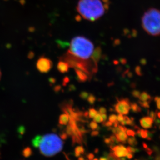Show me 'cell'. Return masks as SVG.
<instances>
[{
	"instance_id": "16",
	"label": "cell",
	"mask_w": 160,
	"mask_h": 160,
	"mask_svg": "<svg viewBox=\"0 0 160 160\" xmlns=\"http://www.w3.org/2000/svg\"><path fill=\"white\" fill-rule=\"evenodd\" d=\"M138 97L141 102H147V100L150 99V96L146 92L140 94Z\"/></svg>"
},
{
	"instance_id": "59",
	"label": "cell",
	"mask_w": 160,
	"mask_h": 160,
	"mask_svg": "<svg viewBox=\"0 0 160 160\" xmlns=\"http://www.w3.org/2000/svg\"><path fill=\"white\" fill-rule=\"evenodd\" d=\"M159 128H160V126H159Z\"/></svg>"
},
{
	"instance_id": "1",
	"label": "cell",
	"mask_w": 160,
	"mask_h": 160,
	"mask_svg": "<svg viewBox=\"0 0 160 160\" xmlns=\"http://www.w3.org/2000/svg\"><path fill=\"white\" fill-rule=\"evenodd\" d=\"M109 0H79L77 9L86 20L94 22L100 18L109 8Z\"/></svg>"
},
{
	"instance_id": "9",
	"label": "cell",
	"mask_w": 160,
	"mask_h": 160,
	"mask_svg": "<svg viewBox=\"0 0 160 160\" xmlns=\"http://www.w3.org/2000/svg\"><path fill=\"white\" fill-rule=\"evenodd\" d=\"M154 120L150 117H143L140 120L141 126L145 129H149L152 126Z\"/></svg>"
},
{
	"instance_id": "27",
	"label": "cell",
	"mask_w": 160,
	"mask_h": 160,
	"mask_svg": "<svg viewBox=\"0 0 160 160\" xmlns=\"http://www.w3.org/2000/svg\"><path fill=\"white\" fill-rule=\"evenodd\" d=\"M80 97L83 100H87L88 96H89V94L86 92H81L80 94Z\"/></svg>"
},
{
	"instance_id": "4",
	"label": "cell",
	"mask_w": 160,
	"mask_h": 160,
	"mask_svg": "<svg viewBox=\"0 0 160 160\" xmlns=\"http://www.w3.org/2000/svg\"><path fill=\"white\" fill-rule=\"evenodd\" d=\"M142 26L148 34L153 36L160 35V11L150 8L142 17Z\"/></svg>"
},
{
	"instance_id": "60",
	"label": "cell",
	"mask_w": 160,
	"mask_h": 160,
	"mask_svg": "<svg viewBox=\"0 0 160 160\" xmlns=\"http://www.w3.org/2000/svg\"></svg>"
},
{
	"instance_id": "5",
	"label": "cell",
	"mask_w": 160,
	"mask_h": 160,
	"mask_svg": "<svg viewBox=\"0 0 160 160\" xmlns=\"http://www.w3.org/2000/svg\"><path fill=\"white\" fill-rule=\"evenodd\" d=\"M62 60L66 62L69 67L74 68V69H78L86 73L90 77L92 73L97 72V66L92 65L88 62V60L81 59L72 54L70 53L69 52L62 57Z\"/></svg>"
},
{
	"instance_id": "15",
	"label": "cell",
	"mask_w": 160,
	"mask_h": 160,
	"mask_svg": "<svg viewBox=\"0 0 160 160\" xmlns=\"http://www.w3.org/2000/svg\"><path fill=\"white\" fill-rule=\"evenodd\" d=\"M42 136L37 135L34 137L32 140V145L35 148H37L39 147V145H40V142L41 140Z\"/></svg>"
},
{
	"instance_id": "55",
	"label": "cell",
	"mask_w": 160,
	"mask_h": 160,
	"mask_svg": "<svg viewBox=\"0 0 160 160\" xmlns=\"http://www.w3.org/2000/svg\"><path fill=\"white\" fill-rule=\"evenodd\" d=\"M158 117L160 119V112L158 113Z\"/></svg>"
},
{
	"instance_id": "26",
	"label": "cell",
	"mask_w": 160,
	"mask_h": 160,
	"mask_svg": "<svg viewBox=\"0 0 160 160\" xmlns=\"http://www.w3.org/2000/svg\"><path fill=\"white\" fill-rule=\"evenodd\" d=\"M89 128H91V129H92V130L97 129V128H98V125L97 124V123L94 121L91 122V123H89Z\"/></svg>"
},
{
	"instance_id": "33",
	"label": "cell",
	"mask_w": 160,
	"mask_h": 160,
	"mask_svg": "<svg viewBox=\"0 0 160 160\" xmlns=\"http://www.w3.org/2000/svg\"><path fill=\"white\" fill-rule=\"evenodd\" d=\"M98 113H99L100 114H104V113H106L107 110L105 107H100L99 109Z\"/></svg>"
},
{
	"instance_id": "54",
	"label": "cell",
	"mask_w": 160,
	"mask_h": 160,
	"mask_svg": "<svg viewBox=\"0 0 160 160\" xmlns=\"http://www.w3.org/2000/svg\"><path fill=\"white\" fill-rule=\"evenodd\" d=\"M120 159H121V160H126V158L125 157H122Z\"/></svg>"
},
{
	"instance_id": "40",
	"label": "cell",
	"mask_w": 160,
	"mask_h": 160,
	"mask_svg": "<svg viewBox=\"0 0 160 160\" xmlns=\"http://www.w3.org/2000/svg\"><path fill=\"white\" fill-rule=\"evenodd\" d=\"M87 158H88V160H92L94 159V154H92V153H89L87 156Z\"/></svg>"
},
{
	"instance_id": "36",
	"label": "cell",
	"mask_w": 160,
	"mask_h": 160,
	"mask_svg": "<svg viewBox=\"0 0 160 160\" xmlns=\"http://www.w3.org/2000/svg\"><path fill=\"white\" fill-rule=\"evenodd\" d=\"M123 119H124V117H123V114H119V115L117 116V121L119 122H121L123 121Z\"/></svg>"
},
{
	"instance_id": "17",
	"label": "cell",
	"mask_w": 160,
	"mask_h": 160,
	"mask_svg": "<svg viewBox=\"0 0 160 160\" xmlns=\"http://www.w3.org/2000/svg\"><path fill=\"white\" fill-rule=\"evenodd\" d=\"M32 150L30 147H27L23 150V151L22 152V154L23 157L25 158H28L32 154Z\"/></svg>"
},
{
	"instance_id": "31",
	"label": "cell",
	"mask_w": 160,
	"mask_h": 160,
	"mask_svg": "<svg viewBox=\"0 0 160 160\" xmlns=\"http://www.w3.org/2000/svg\"><path fill=\"white\" fill-rule=\"evenodd\" d=\"M139 103L144 108H147L149 107V103L147 101V102H140Z\"/></svg>"
},
{
	"instance_id": "25",
	"label": "cell",
	"mask_w": 160,
	"mask_h": 160,
	"mask_svg": "<svg viewBox=\"0 0 160 160\" xmlns=\"http://www.w3.org/2000/svg\"><path fill=\"white\" fill-rule=\"evenodd\" d=\"M126 148H127V150H128V153H134L138 152H139V150L138 149L134 148V147L128 146Z\"/></svg>"
},
{
	"instance_id": "8",
	"label": "cell",
	"mask_w": 160,
	"mask_h": 160,
	"mask_svg": "<svg viewBox=\"0 0 160 160\" xmlns=\"http://www.w3.org/2000/svg\"><path fill=\"white\" fill-rule=\"evenodd\" d=\"M110 147L111 152H112L114 155L118 158L125 157L128 153L127 148H125L123 145H110Z\"/></svg>"
},
{
	"instance_id": "37",
	"label": "cell",
	"mask_w": 160,
	"mask_h": 160,
	"mask_svg": "<svg viewBox=\"0 0 160 160\" xmlns=\"http://www.w3.org/2000/svg\"><path fill=\"white\" fill-rule=\"evenodd\" d=\"M145 151L149 156H151V154H152L153 150L150 148H147L146 149H145Z\"/></svg>"
},
{
	"instance_id": "56",
	"label": "cell",
	"mask_w": 160,
	"mask_h": 160,
	"mask_svg": "<svg viewBox=\"0 0 160 160\" xmlns=\"http://www.w3.org/2000/svg\"><path fill=\"white\" fill-rule=\"evenodd\" d=\"M65 156H66V158L67 159V160H70L69 159V158H68V157H67V156L66 154H65Z\"/></svg>"
},
{
	"instance_id": "29",
	"label": "cell",
	"mask_w": 160,
	"mask_h": 160,
	"mask_svg": "<svg viewBox=\"0 0 160 160\" xmlns=\"http://www.w3.org/2000/svg\"><path fill=\"white\" fill-rule=\"evenodd\" d=\"M109 138L110 139V140H111V145H113V144L115 143H118V142H119L117 139V138H116V136H115V135H111Z\"/></svg>"
},
{
	"instance_id": "45",
	"label": "cell",
	"mask_w": 160,
	"mask_h": 160,
	"mask_svg": "<svg viewBox=\"0 0 160 160\" xmlns=\"http://www.w3.org/2000/svg\"><path fill=\"white\" fill-rule=\"evenodd\" d=\"M34 52H30L29 54L28 55V58L30 59H32L33 57H34Z\"/></svg>"
},
{
	"instance_id": "42",
	"label": "cell",
	"mask_w": 160,
	"mask_h": 160,
	"mask_svg": "<svg viewBox=\"0 0 160 160\" xmlns=\"http://www.w3.org/2000/svg\"><path fill=\"white\" fill-rule=\"evenodd\" d=\"M101 116H102V118L103 119V122L106 121L107 119L108 118V117H107V115L106 113L102 114H101Z\"/></svg>"
},
{
	"instance_id": "52",
	"label": "cell",
	"mask_w": 160,
	"mask_h": 160,
	"mask_svg": "<svg viewBox=\"0 0 160 160\" xmlns=\"http://www.w3.org/2000/svg\"><path fill=\"white\" fill-rule=\"evenodd\" d=\"M78 160H85L84 158L83 157H79V159Z\"/></svg>"
},
{
	"instance_id": "46",
	"label": "cell",
	"mask_w": 160,
	"mask_h": 160,
	"mask_svg": "<svg viewBox=\"0 0 160 160\" xmlns=\"http://www.w3.org/2000/svg\"><path fill=\"white\" fill-rule=\"evenodd\" d=\"M140 95V92H133V95L136 97H138Z\"/></svg>"
},
{
	"instance_id": "6",
	"label": "cell",
	"mask_w": 160,
	"mask_h": 160,
	"mask_svg": "<svg viewBox=\"0 0 160 160\" xmlns=\"http://www.w3.org/2000/svg\"><path fill=\"white\" fill-rule=\"evenodd\" d=\"M53 63L50 59L42 56L38 60L36 67L38 70L42 73H46L52 68Z\"/></svg>"
},
{
	"instance_id": "53",
	"label": "cell",
	"mask_w": 160,
	"mask_h": 160,
	"mask_svg": "<svg viewBox=\"0 0 160 160\" xmlns=\"http://www.w3.org/2000/svg\"><path fill=\"white\" fill-rule=\"evenodd\" d=\"M99 150L98 149H96L95 150V153H97L98 152Z\"/></svg>"
},
{
	"instance_id": "19",
	"label": "cell",
	"mask_w": 160,
	"mask_h": 160,
	"mask_svg": "<svg viewBox=\"0 0 160 160\" xmlns=\"http://www.w3.org/2000/svg\"><path fill=\"white\" fill-rule=\"evenodd\" d=\"M127 140H128V143L131 146L135 147L138 145V142H137V139L133 136L129 137V138H128Z\"/></svg>"
},
{
	"instance_id": "30",
	"label": "cell",
	"mask_w": 160,
	"mask_h": 160,
	"mask_svg": "<svg viewBox=\"0 0 160 160\" xmlns=\"http://www.w3.org/2000/svg\"><path fill=\"white\" fill-rule=\"evenodd\" d=\"M126 133L128 136H133L134 137L136 135V132L135 131L132 129H127L126 131Z\"/></svg>"
},
{
	"instance_id": "34",
	"label": "cell",
	"mask_w": 160,
	"mask_h": 160,
	"mask_svg": "<svg viewBox=\"0 0 160 160\" xmlns=\"http://www.w3.org/2000/svg\"><path fill=\"white\" fill-rule=\"evenodd\" d=\"M60 137L62 139L65 140V139H66L68 138V135H67L66 132H63V133L60 134Z\"/></svg>"
},
{
	"instance_id": "58",
	"label": "cell",
	"mask_w": 160,
	"mask_h": 160,
	"mask_svg": "<svg viewBox=\"0 0 160 160\" xmlns=\"http://www.w3.org/2000/svg\"><path fill=\"white\" fill-rule=\"evenodd\" d=\"M92 160H98V159H97V158H96V159H94Z\"/></svg>"
},
{
	"instance_id": "51",
	"label": "cell",
	"mask_w": 160,
	"mask_h": 160,
	"mask_svg": "<svg viewBox=\"0 0 160 160\" xmlns=\"http://www.w3.org/2000/svg\"><path fill=\"white\" fill-rule=\"evenodd\" d=\"M107 160V159L105 157H101L100 158V160Z\"/></svg>"
},
{
	"instance_id": "39",
	"label": "cell",
	"mask_w": 160,
	"mask_h": 160,
	"mask_svg": "<svg viewBox=\"0 0 160 160\" xmlns=\"http://www.w3.org/2000/svg\"><path fill=\"white\" fill-rule=\"evenodd\" d=\"M104 142L107 145H111V140H110V138H105Z\"/></svg>"
},
{
	"instance_id": "41",
	"label": "cell",
	"mask_w": 160,
	"mask_h": 160,
	"mask_svg": "<svg viewBox=\"0 0 160 160\" xmlns=\"http://www.w3.org/2000/svg\"><path fill=\"white\" fill-rule=\"evenodd\" d=\"M126 157L128 159L131 160V159H132V158H133V154L132 153H128Z\"/></svg>"
},
{
	"instance_id": "24",
	"label": "cell",
	"mask_w": 160,
	"mask_h": 160,
	"mask_svg": "<svg viewBox=\"0 0 160 160\" xmlns=\"http://www.w3.org/2000/svg\"><path fill=\"white\" fill-rule=\"evenodd\" d=\"M94 121L96 123H102L103 122V119L102 118V116L99 113H98L94 118H93Z\"/></svg>"
},
{
	"instance_id": "18",
	"label": "cell",
	"mask_w": 160,
	"mask_h": 160,
	"mask_svg": "<svg viewBox=\"0 0 160 160\" xmlns=\"http://www.w3.org/2000/svg\"><path fill=\"white\" fill-rule=\"evenodd\" d=\"M84 153V149L83 146H80L76 147L75 149V156L76 157H79L81 154Z\"/></svg>"
},
{
	"instance_id": "10",
	"label": "cell",
	"mask_w": 160,
	"mask_h": 160,
	"mask_svg": "<svg viewBox=\"0 0 160 160\" xmlns=\"http://www.w3.org/2000/svg\"><path fill=\"white\" fill-rule=\"evenodd\" d=\"M78 80L80 82H85L89 79V76L86 73L78 69H74Z\"/></svg>"
},
{
	"instance_id": "47",
	"label": "cell",
	"mask_w": 160,
	"mask_h": 160,
	"mask_svg": "<svg viewBox=\"0 0 160 160\" xmlns=\"http://www.w3.org/2000/svg\"><path fill=\"white\" fill-rule=\"evenodd\" d=\"M49 81L50 82V83H52V84H54V83H55L56 82L55 79H54V78H50Z\"/></svg>"
},
{
	"instance_id": "21",
	"label": "cell",
	"mask_w": 160,
	"mask_h": 160,
	"mask_svg": "<svg viewBox=\"0 0 160 160\" xmlns=\"http://www.w3.org/2000/svg\"><path fill=\"white\" fill-rule=\"evenodd\" d=\"M106 158L107 160H121L120 158L116 157L112 152H111L109 154H107Z\"/></svg>"
},
{
	"instance_id": "13",
	"label": "cell",
	"mask_w": 160,
	"mask_h": 160,
	"mask_svg": "<svg viewBox=\"0 0 160 160\" xmlns=\"http://www.w3.org/2000/svg\"><path fill=\"white\" fill-rule=\"evenodd\" d=\"M117 139L119 142H122V143H126V140L128 139V135L126 134L125 132L121 131L120 132L115 134Z\"/></svg>"
},
{
	"instance_id": "3",
	"label": "cell",
	"mask_w": 160,
	"mask_h": 160,
	"mask_svg": "<svg viewBox=\"0 0 160 160\" xmlns=\"http://www.w3.org/2000/svg\"><path fill=\"white\" fill-rule=\"evenodd\" d=\"M94 44L85 37L78 36L71 40L68 52L73 55L83 59H89L94 51Z\"/></svg>"
},
{
	"instance_id": "23",
	"label": "cell",
	"mask_w": 160,
	"mask_h": 160,
	"mask_svg": "<svg viewBox=\"0 0 160 160\" xmlns=\"http://www.w3.org/2000/svg\"><path fill=\"white\" fill-rule=\"evenodd\" d=\"M88 102L90 104V105H93L95 102L96 100V98L95 96L92 95V94H89V96L87 99Z\"/></svg>"
},
{
	"instance_id": "38",
	"label": "cell",
	"mask_w": 160,
	"mask_h": 160,
	"mask_svg": "<svg viewBox=\"0 0 160 160\" xmlns=\"http://www.w3.org/2000/svg\"><path fill=\"white\" fill-rule=\"evenodd\" d=\"M99 135V132L98 131H93L91 132V136L92 137H96Z\"/></svg>"
},
{
	"instance_id": "12",
	"label": "cell",
	"mask_w": 160,
	"mask_h": 160,
	"mask_svg": "<svg viewBox=\"0 0 160 160\" xmlns=\"http://www.w3.org/2000/svg\"><path fill=\"white\" fill-rule=\"evenodd\" d=\"M69 66L66 62L62 60H60L58 62L57 65V68L59 72L62 73H65L69 71Z\"/></svg>"
},
{
	"instance_id": "35",
	"label": "cell",
	"mask_w": 160,
	"mask_h": 160,
	"mask_svg": "<svg viewBox=\"0 0 160 160\" xmlns=\"http://www.w3.org/2000/svg\"><path fill=\"white\" fill-rule=\"evenodd\" d=\"M155 101H156V103H157L158 108L159 109H160V97H156L155 98Z\"/></svg>"
},
{
	"instance_id": "7",
	"label": "cell",
	"mask_w": 160,
	"mask_h": 160,
	"mask_svg": "<svg viewBox=\"0 0 160 160\" xmlns=\"http://www.w3.org/2000/svg\"><path fill=\"white\" fill-rule=\"evenodd\" d=\"M114 109L119 114H128L131 109L129 100L128 99H122L121 100H118L117 102L114 105Z\"/></svg>"
},
{
	"instance_id": "50",
	"label": "cell",
	"mask_w": 160,
	"mask_h": 160,
	"mask_svg": "<svg viewBox=\"0 0 160 160\" xmlns=\"http://www.w3.org/2000/svg\"><path fill=\"white\" fill-rule=\"evenodd\" d=\"M142 146H143V147L145 148V149H146L147 148H148V145H147L146 143H145V142H143V143H142Z\"/></svg>"
},
{
	"instance_id": "22",
	"label": "cell",
	"mask_w": 160,
	"mask_h": 160,
	"mask_svg": "<svg viewBox=\"0 0 160 160\" xmlns=\"http://www.w3.org/2000/svg\"><path fill=\"white\" fill-rule=\"evenodd\" d=\"M131 109H132V111L136 113L139 112L142 110L141 108L136 103H132L131 105Z\"/></svg>"
},
{
	"instance_id": "20",
	"label": "cell",
	"mask_w": 160,
	"mask_h": 160,
	"mask_svg": "<svg viewBox=\"0 0 160 160\" xmlns=\"http://www.w3.org/2000/svg\"><path fill=\"white\" fill-rule=\"evenodd\" d=\"M98 113V112L94 108H90L88 112V116L89 118L92 119Z\"/></svg>"
},
{
	"instance_id": "14",
	"label": "cell",
	"mask_w": 160,
	"mask_h": 160,
	"mask_svg": "<svg viewBox=\"0 0 160 160\" xmlns=\"http://www.w3.org/2000/svg\"><path fill=\"white\" fill-rule=\"evenodd\" d=\"M69 120V117L66 113L61 114L59 118V124L62 125H67L68 124V122Z\"/></svg>"
},
{
	"instance_id": "28",
	"label": "cell",
	"mask_w": 160,
	"mask_h": 160,
	"mask_svg": "<svg viewBox=\"0 0 160 160\" xmlns=\"http://www.w3.org/2000/svg\"><path fill=\"white\" fill-rule=\"evenodd\" d=\"M109 121L112 123H114V122L117 121V116L116 114H111L109 117Z\"/></svg>"
},
{
	"instance_id": "32",
	"label": "cell",
	"mask_w": 160,
	"mask_h": 160,
	"mask_svg": "<svg viewBox=\"0 0 160 160\" xmlns=\"http://www.w3.org/2000/svg\"><path fill=\"white\" fill-rule=\"evenodd\" d=\"M113 123L109 121H105L103 122V123H102V125L103 126H106V127H111V126H112Z\"/></svg>"
},
{
	"instance_id": "11",
	"label": "cell",
	"mask_w": 160,
	"mask_h": 160,
	"mask_svg": "<svg viewBox=\"0 0 160 160\" xmlns=\"http://www.w3.org/2000/svg\"><path fill=\"white\" fill-rule=\"evenodd\" d=\"M102 55V49L99 46L97 47L94 51L92 52L91 57L92 62L97 65V63L100 60V57Z\"/></svg>"
},
{
	"instance_id": "48",
	"label": "cell",
	"mask_w": 160,
	"mask_h": 160,
	"mask_svg": "<svg viewBox=\"0 0 160 160\" xmlns=\"http://www.w3.org/2000/svg\"><path fill=\"white\" fill-rule=\"evenodd\" d=\"M76 20L77 21V22H80L81 20V16L80 15H78L76 17Z\"/></svg>"
},
{
	"instance_id": "44",
	"label": "cell",
	"mask_w": 160,
	"mask_h": 160,
	"mask_svg": "<svg viewBox=\"0 0 160 160\" xmlns=\"http://www.w3.org/2000/svg\"><path fill=\"white\" fill-rule=\"evenodd\" d=\"M61 86L60 85H57L54 88V91H55L56 92H58L59 91H60L61 89Z\"/></svg>"
},
{
	"instance_id": "2",
	"label": "cell",
	"mask_w": 160,
	"mask_h": 160,
	"mask_svg": "<svg viewBox=\"0 0 160 160\" xmlns=\"http://www.w3.org/2000/svg\"><path fill=\"white\" fill-rule=\"evenodd\" d=\"M63 142L60 137L55 134H48L42 136L39 145L41 153L47 157L55 156L62 151Z\"/></svg>"
},
{
	"instance_id": "49",
	"label": "cell",
	"mask_w": 160,
	"mask_h": 160,
	"mask_svg": "<svg viewBox=\"0 0 160 160\" xmlns=\"http://www.w3.org/2000/svg\"><path fill=\"white\" fill-rule=\"evenodd\" d=\"M154 121H155V123L156 124L158 125L160 124V120H159V119H156Z\"/></svg>"
},
{
	"instance_id": "57",
	"label": "cell",
	"mask_w": 160,
	"mask_h": 160,
	"mask_svg": "<svg viewBox=\"0 0 160 160\" xmlns=\"http://www.w3.org/2000/svg\"><path fill=\"white\" fill-rule=\"evenodd\" d=\"M1 76H2L1 71V70H0V80H1Z\"/></svg>"
},
{
	"instance_id": "43",
	"label": "cell",
	"mask_w": 160,
	"mask_h": 160,
	"mask_svg": "<svg viewBox=\"0 0 160 160\" xmlns=\"http://www.w3.org/2000/svg\"><path fill=\"white\" fill-rule=\"evenodd\" d=\"M69 81V79L68 77H65L63 79V85H65L66 84H67L68 83V82Z\"/></svg>"
}]
</instances>
